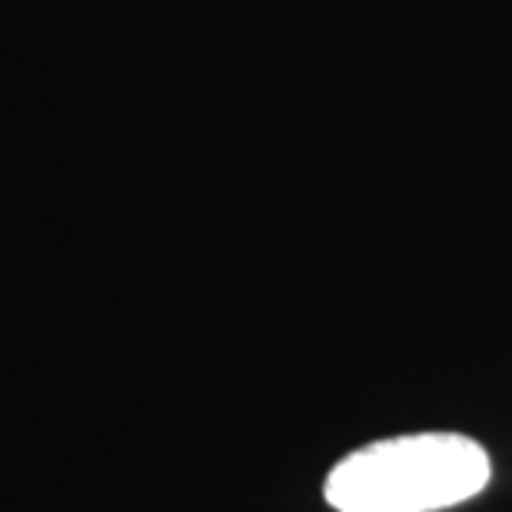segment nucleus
<instances>
[{
	"label": "nucleus",
	"mask_w": 512,
	"mask_h": 512,
	"mask_svg": "<svg viewBox=\"0 0 512 512\" xmlns=\"http://www.w3.org/2000/svg\"><path fill=\"white\" fill-rule=\"evenodd\" d=\"M489 483L483 446L456 433H419L356 449L326 479L340 512H439Z\"/></svg>",
	"instance_id": "f257e3e1"
}]
</instances>
